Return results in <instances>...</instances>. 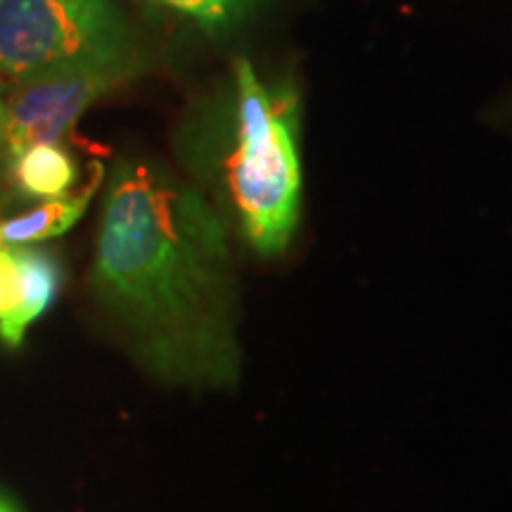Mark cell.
<instances>
[{"instance_id":"1","label":"cell","mask_w":512,"mask_h":512,"mask_svg":"<svg viewBox=\"0 0 512 512\" xmlns=\"http://www.w3.org/2000/svg\"><path fill=\"white\" fill-rule=\"evenodd\" d=\"M95 285L164 380L238 377L226 228L197 190L145 164H121L105 197Z\"/></svg>"},{"instance_id":"2","label":"cell","mask_w":512,"mask_h":512,"mask_svg":"<svg viewBox=\"0 0 512 512\" xmlns=\"http://www.w3.org/2000/svg\"><path fill=\"white\" fill-rule=\"evenodd\" d=\"M235 81L238 124L235 150L226 162L230 200L249 245L261 256H273L290 245L299 223V105L290 91H268L249 60L235 62Z\"/></svg>"},{"instance_id":"3","label":"cell","mask_w":512,"mask_h":512,"mask_svg":"<svg viewBox=\"0 0 512 512\" xmlns=\"http://www.w3.org/2000/svg\"><path fill=\"white\" fill-rule=\"evenodd\" d=\"M131 60L114 0H0V81Z\"/></svg>"},{"instance_id":"4","label":"cell","mask_w":512,"mask_h":512,"mask_svg":"<svg viewBox=\"0 0 512 512\" xmlns=\"http://www.w3.org/2000/svg\"><path fill=\"white\" fill-rule=\"evenodd\" d=\"M133 74V60L74 67L15 86L0 119V155L15 159L36 145H60L95 100Z\"/></svg>"},{"instance_id":"5","label":"cell","mask_w":512,"mask_h":512,"mask_svg":"<svg viewBox=\"0 0 512 512\" xmlns=\"http://www.w3.org/2000/svg\"><path fill=\"white\" fill-rule=\"evenodd\" d=\"M102 174H105V169H102L100 162H95L91 166V178H88V183L83 185L81 192L46 200L43 204H38L36 209L27 211V214L0 221V249L29 247L36 245V242L67 233L86 214L91 197L100 188Z\"/></svg>"},{"instance_id":"6","label":"cell","mask_w":512,"mask_h":512,"mask_svg":"<svg viewBox=\"0 0 512 512\" xmlns=\"http://www.w3.org/2000/svg\"><path fill=\"white\" fill-rule=\"evenodd\" d=\"M12 252H15L19 264L22 287H19L17 309L8 323L0 328V337L10 347H19L29 325L53 302L57 287H60V266L46 249L19 247Z\"/></svg>"},{"instance_id":"7","label":"cell","mask_w":512,"mask_h":512,"mask_svg":"<svg viewBox=\"0 0 512 512\" xmlns=\"http://www.w3.org/2000/svg\"><path fill=\"white\" fill-rule=\"evenodd\" d=\"M12 162L17 190L27 197L55 200L64 197L76 181V164L62 145H36Z\"/></svg>"},{"instance_id":"8","label":"cell","mask_w":512,"mask_h":512,"mask_svg":"<svg viewBox=\"0 0 512 512\" xmlns=\"http://www.w3.org/2000/svg\"><path fill=\"white\" fill-rule=\"evenodd\" d=\"M195 19L204 29H223L249 12L254 0H150Z\"/></svg>"},{"instance_id":"9","label":"cell","mask_w":512,"mask_h":512,"mask_svg":"<svg viewBox=\"0 0 512 512\" xmlns=\"http://www.w3.org/2000/svg\"><path fill=\"white\" fill-rule=\"evenodd\" d=\"M22 275L12 249H0V328L12 318L19 304Z\"/></svg>"},{"instance_id":"10","label":"cell","mask_w":512,"mask_h":512,"mask_svg":"<svg viewBox=\"0 0 512 512\" xmlns=\"http://www.w3.org/2000/svg\"><path fill=\"white\" fill-rule=\"evenodd\" d=\"M3 107H5V100H3V88H0V119H3Z\"/></svg>"},{"instance_id":"11","label":"cell","mask_w":512,"mask_h":512,"mask_svg":"<svg viewBox=\"0 0 512 512\" xmlns=\"http://www.w3.org/2000/svg\"><path fill=\"white\" fill-rule=\"evenodd\" d=\"M0 512H12V510H10V508H5V505L0 503Z\"/></svg>"}]
</instances>
